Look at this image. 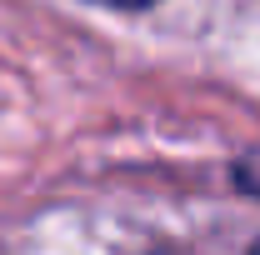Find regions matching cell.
I'll return each mask as SVG.
<instances>
[{"mask_svg": "<svg viewBox=\"0 0 260 255\" xmlns=\"http://www.w3.org/2000/svg\"><path fill=\"white\" fill-rule=\"evenodd\" d=\"M230 175H235V185L245 195H260V150H245V155L230 165Z\"/></svg>", "mask_w": 260, "mask_h": 255, "instance_id": "6da1fadb", "label": "cell"}, {"mask_svg": "<svg viewBox=\"0 0 260 255\" xmlns=\"http://www.w3.org/2000/svg\"><path fill=\"white\" fill-rule=\"evenodd\" d=\"M250 255H260V240H255V250H250Z\"/></svg>", "mask_w": 260, "mask_h": 255, "instance_id": "3957f363", "label": "cell"}, {"mask_svg": "<svg viewBox=\"0 0 260 255\" xmlns=\"http://www.w3.org/2000/svg\"><path fill=\"white\" fill-rule=\"evenodd\" d=\"M95 5H115V10H145V5H155V0H95Z\"/></svg>", "mask_w": 260, "mask_h": 255, "instance_id": "7a4b0ae2", "label": "cell"}]
</instances>
